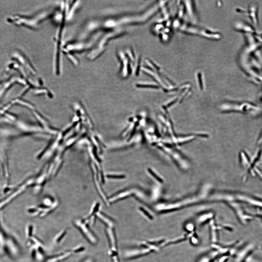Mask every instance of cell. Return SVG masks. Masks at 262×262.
Masks as SVG:
<instances>
[{
	"label": "cell",
	"instance_id": "obj_5",
	"mask_svg": "<svg viewBox=\"0 0 262 262\" xmlns=\"http://www.w3.org/2000/svg\"><path fill=\"white\" fill-rule=\"evenodd\" d=\"M67 230L64 229L61 230L55 235L52 240V243L54 245L59 244L62 242L67 234Z\"/></svg>",
	"mask_w": 262,
	"mask_h": 262
},
{
	"label": "cell",
	"instance_id": "obj_1",
	"mask_svg": "<svg viewBox=\"0 0 262 262\" xmlns=\"http://www.w3.org/2000/svg\"><path fill=\"white\" fill-rule=\"evenodd\" d=\"M74 224L88 242L91 244H96L98 243L97 238L86 222L78 220H75Z\"/></svg>",
	"mask_w": 262,
	"mask_h": 262
},
{
	"label": "cell",
	"instance_id": "obj_11",
	"mask_svg": "<svg viewBox=\"0 0 262 262\" xmlns=\"http://www.w3.org/2000/svg\"><path fill=\"white\" fill-rule=\"evenodd\" d=\"M140 211H141L142 213H143V214L145 215L147 217L149 218L150 220H153V217L152 215L151 214H149V212H147V211L145 210L143 208L141 207L140 208Z\"/></svg>",
	"mask_w": 262,
	"mask_h": 262
},
{
	"label": "cell",
	"instance_id": "obj_10",
	"mask_svg": "<svg viewBox=\"0 0 262 262\" xmlns=\"http://www.w3.org/2000/svg\"><path fill=\"white\" fill-rule=\"evenodd\" d=\"M148 171H149L150 174L153 176V177L155 178L158 181V182H161V183H162V182H163V180H162V179L161 178L157 176V175L155 174V173L154 172V171L151 169H148Z\"/></svg>",
	"mask_w": 262,
	"mask_h": 262
},
{
	"label": "cell",
	"instance_id": "obj_7",
	"mask_svg": "<svg viewBox=\"0 0 262 262\" xmlns=\"http://www.w3.org/2000/svg\"><path fill=\"white\" fill-rule=\"evenodd\" d=\"M108 254L113 262H119L118 252L117 251L109 249L108 250Z\"/></svg>",
	"mask_w": 262,
	"mask_h": 262
},
{
	"label": "cell",
	"instance_id": "obj_12",
	"mask_svg": "<svg viewBox=\"0 0 262 262\" xmlns=\"http://www.w3.org/2000/svg\"><path fill=\"white\" fill-rule=\"evenodd\" d=\"M107 177L108 178H114V179H123L125 178V176L123 175H108Z\"/></svg>",
	"mask_w": 262,
	"mask_h": 262
},
{
	"label": "cell",
	"instance_id": "obj_9",
	"mask_svg": "<svg viewBox=\"0 0 262 262\" xmlns=\"http://www.w3.org/2000/svg\"><path fill=\"white\" fill-rule=\"evenodd\" d=\"M34 230L33 226L30 225L27 227L26 230V237L27 239L34 236Z\"/></svg>",
	"mask_w": 262,
	"mask_h": 262
},
{
	"label": "cell",
	"instance_id": "obj_13",
	"mask_svg": "<svg viewBox=\"0 0 262 262\" xmlns=\"http://www.w3.org/2000/svg\"><path fill=\"white\" fill-rule=\"evenodd\" d=\"M138 87L143 88H158V87L154 85H137V86Z\"/></svg>",
	"mask_w": 262,
	"mask_h": 262
},
{
	"label": "cell",
	"instance_id": "obj_15",
	"mask_svg": "<svg viewBox=\"0 0 262 262\" xmlns=\"http://www.w3.org/2000/svg\"><path fill=\"white\" fill-rule=\"evenodd\" d=\"M82 262H95L93 258L88 257L84 260Z\"/></svg>",
	"mask_w": 262,
	"mask_h": 262
},
{
	"label": "cell",
	"instance_id": "obj_6",
	"mask_svg": "<svg viewBox=\"0 0 262 262\" xmlns=\"http://www.w3.org/2000/svg\"><path fill=\"white\" fill-rule=\"evenodd\" d=\"M241 162L243 167H249L248 166H250V162L249 161V159L247 158L245 154L243 153L241 154Z\"/></svg>",
	"mask_w": 262,
	"mask_h": 262
},
{
	"label": "cell",
	"instance_id": "obj_8",
	"mask_svg": "<svg viewBox=\"0 0 262 262\" xmlns=\"http://www.w3.org/2000/svg\"><path fill=\"white\" fill-rule=\"evenodd\" d=\"M85 247L82 245H78L71 249L73 254H79L85 250Z\"/></svg>",
	"mask_w": 262,
	"mask_h": 262
},
{
	"label": "cell",
	"instance_id": "obj_4",
	"mask_svg": "<svg viewBox=\"0 0 262 262\" xmlns=\"http://www.w3.org/2000/svg\"><path fill=\"white\" fill-rule=\"evenodd\" d=\"M106 232L110 243L109 249L117 252V239L114 230L113 228L108 227L106 229Z\"/></svg>",
	"mask_w": 262,
	"mask_h": 262
},
{
	"label": "cell",
	"instance_id": "obj_14",
	"mask_svg": "<svg viewBox=\"0 0 262 262\" xmlns=\"http://www.w3.org/2000/svg\"><path fill=\"white\" fill-rule=\"evenodd\" d=\"M255 170L258 176L262 180V172L261 171H260L257 168H256V169L255 168Z\"/></svg>",
	"mask_w": 262,
	"mask_h": 262
},
{
	"label": "cell",
	"instance_id": "obj_3",
	"mask_svg": "<svg viewBox=\"0 0 262 262\" xmlns=\"http://www.w3.org/2000/svg\"><path fill=\"white\" fill-rule=\"evenodd\" d=\"M71 250H68L58 254L48 257L43 262H61L68 259L73 255Z\"/></svg>",
	"mask_w": 262,
	"mask_h": 262
},
{
	"label": "cell",
	"instance_id": "obj_2",
	"mask_svg": "<svg viewBox=\"0 0 262 262\" xmlns=\"http://www.w3.org/2000/svg\"><path fill=\"white\" fill-rule=\"evenodd\" d=\"M152 252L153 251L149 248L141 247V248L134 249L127 251L124 254V257L128 259H131L145 255Z\"/></svg>",
	"mask_w": 262,
	"mask_h": 262
}]
</instances>
